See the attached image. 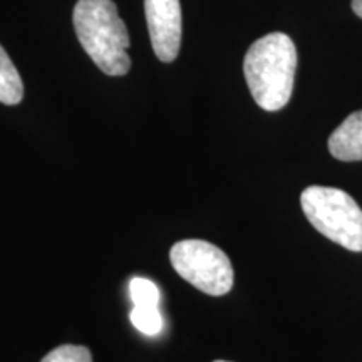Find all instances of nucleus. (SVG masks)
I'll return each instance as SVG.
<instances>
[{
	"label": "nucleus",
	"instance_id": "1",
	"mask_svg": "<svg viewBox=\"0 0 362 362\" xmlns=\"http://www.w3.org/2000/svg\"><path fill=\"white\" fill-rule=\"evenodd\" d=\"M297 49L287 34L272 33L255 40L243 61L247 86L265 111H279L291 101Z\"/></svg>",
	"mask_w": 362,
	"mask_h": 362
},
{
	"label": "nucleus",
	"instance_id": "2",
	"mask_svg": "<svg viewBox=\"0 0 362 362\" xmlns=\"http://www.w3.org/2000/svg\"><path fill=\"white\" fill-rule=\"evenodd\" d=\"M72 22L86 54L104 74L124 76L129 71V34L112 0H78Z\"/></svg>",
	"mask_w": 362,
	"mask_h": 362
},
{
	"label": "nucleus",
	"instance_id": "3",
	"mask_svg": "<svg viewBox=\"0 0 362 362\" xmlns=\"http://www.w3.org/2000/svg\"><path fill=\"white\" fill-rule=\"evenodd\" d=\"M302 210L312 226L351 252H362V210L339 188L309 187L300 194Z\"/></svg>",
	"mask_w": 362,
	"mask_h": 362
},
{
	"label": "nucleus",
	"instance_id": "4",
	"mask_svg": "<svg viewBox=\"0 0 362 362\" xmlns=\"http://www.w3.org/2000/svg\"><path fill=\"white\" fill-rule=\"evenodd\" d=\"M170 260L180 277L203 293L220 297L232 291V262L214 243L203 240H183L171 248Z\"/></svg>",
	"mask_w": 362,
	"mask_h": 362
},
{
	"label": "nucleus",
	"instance_id": "5",
	"mask_svg": "<svg viewBox=\"0 0 362 362\" xmlns=\"http://www.w3.org/2000/svg\"><path fill=\"white\" fill-rule=\"evenodd\" d=\"M153 51L163 62H173L181 45L180 0H144Z\"/></svg>",
	"mask_w": 362,
	"mask_h": 362
},
{
	"label": "nucleus",
	"instance_id": "6",
	"mask_svg": "<svg viewBox=\"0 0 362 362\" xmlns=\"http://www.w3.org/2000/svg\"><path fill=\"white\" fill-rule=\"evenodd\" d=\"M329 151L339 161H362V110L347 116L330 134Z\"/></svg>",
	"mask_w": 362,
	"mask_h": 362
},
{
	"label": "nucleus",
	"instance_id": "7",
	"mask_svg": "<svg viewBox=\"0 0 362 362\" xmlns=\"http://www.w3.org/2000/svg\"><path fill=\"white\" fill-rule=\"evenodd\" d=\"M24 98V84L21 74L8 57L6 49L0 45V103L16 106Z\"/></svg>",
	"mask_w": 362,
	"mask_h": 362
},
{
	"label": "nucleus",
	"instance_id": "8",
	"mask_svg": "<svg viewBox=\"0 0 362 362\" xmlns=\"http://www.w3.org/2000/svg\"><path fill=\"white\" fill-rule=\"evenodd\" d=\"M129 319L131 324L144 336L155 337L163 329V317L158 307H133Z\"/></svg>",
	"mask_w": 362,
	"mask_h": 362
},
{
	"label": "nucleus",
	"instance_id": "9",
	"mask_svg": "<svg viewBox=\"0 0 362 362\" xmlns=\"http://www.w3.org/2000/svg\"><path fill=\"white\" fill-rule=\"evenodd\" d=\"M129 297L133 307H158L160 305V291L151 280L134 277L129 282Z\"/></svg>",
	"mask_w": 362,
	"mask_h": 362
},
{
	"label": "nucleus",
	"instance_id": "10",
	"mask_svg": "<svg viewBox=\"0 0 362 362\" xmlns=\"http://www.w3.org/2000/svg\"><path fill=\"white\" fill-rule=\"evenodd\" d=\"M40 362H93V357L88 347L64 344L49 352Z\"/></svg>",
	"mask_w": 362,
	"mask_h": 362
},
{
	"label": "nucleus",
	"instance_id": "11",
	"mask_svg": "<svg viewBox=\"0 0 362 362\" xmlns=\"http://www.w3.org/2000/svg\"><path fill=\"white\" fill-rule=\"evenodd\" d=\"M352 11L362 19V0H352Z\"/></svg>",
	"mask_w": 362,
	"mask_h": 362
},
{
	"label": "nucleus",
	"instance_id": "12",
	"mask_svg": "<svg viewBox=\"0 0 362 362\" xmlns=\"http://www.w3.org/2000/svg\"><path fill=\"white\" fill-rule=\"evenodd\" d=\"M215 362H226V361H215Z\"/></svg>",
	"mask_w": 362,
	"mask_h": 362
}]
</instances>
